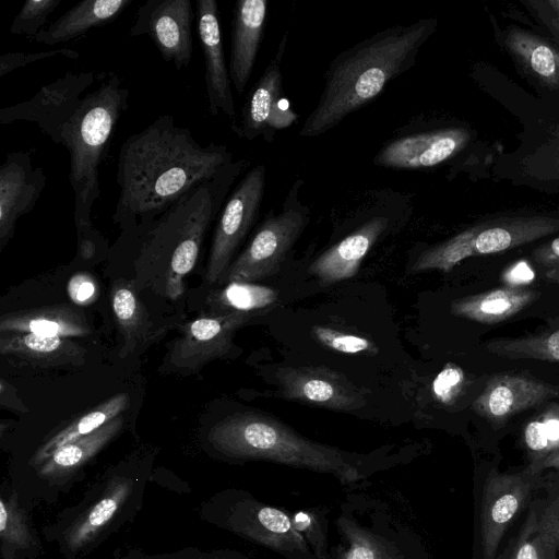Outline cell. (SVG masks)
I'll return each mask as SVG.
<instances>
[{
    "label": "cell",
    "mask_w": 559,
    "mask_h": 559,
    "mask_svg": "<svg viewBox=\"0 0 559 559\" xmlns=\"http://www.w3.org/2000/svg\"><path fill=\"white\" fill-rule=\"evenodd\" d=\"M46 174L34 167L28 151L9 152L0 166V249L13 237L17 221L38 202Z\"/></svg>",
    "instance_id": "22"
},
{
    "label": "cell",
    "mask_w": 559,
    "mask_h": 559,
    "mask_svg": "<svg viewBox=\"0 0 559 559\" xmlns=\"http://www.w3.org/2000/svg\"><path fill=\"white\" fill-rule=\"evenodd\" d=\"M197 32L205 64V90L209 111L212 116L222 112L234 126L237 111L231 91V80L227 66L216 0L195 1Z\"/></svg>",
    "instance_id": "20"
},
{
    "label": "cell",
    "mask_w": 559,
    "mask_h": 559,
    "mask_svg": "<svg viewBox=\"0 0 559 559\" xmlns=\"http://www.w3.org/2000/svg\"><path fill=\"white\" fill-rule=\"evenodd\" d=\"M485 349L503 358L559 362V325L521 337L490 340Z\"/></svg>",
    "instance_id": "34"
},
{
    "label": "cell",
    "mask_w": 559,
    "mask_h": 559,
    "mask_svg": "<svg viewBox=\"0 0 559 559\" xmlns=\"http://www.w3.org/2000/svg\"><path fill=\"white\" fill-rule=\"evenodd\" d=\"M0 537L4 559H11L17 550L26 549L33 544L26 514L19 506L15 493L1 498Z\"/></svg>",
    "instance_id": "37"
},
{
    "label": "cell",
    "mask_w": 559,
    "mask_h": 559,
    "mask_svg": "<svg viewBox=\"0 0 559 559\" xmlns=\"http://www.w3.org/2000/svg\"><path fill=\"white\" fill-rule=\"evenodd\" d=\"M0 353L34 367L81 365L86 350L70 337L34 333H0Z\"/></svg>",
    "instance_id": "24"
},
{
    "label": "cell",
    "mask_w": 559,
    "mask_h": 559,
    "mask_svg": "<svg viewBox=\"0 0 559 559\" xmlns=\"http://www.w3.org/2000/svg\"><path fill=\"white\" fill-rule=\"evenodd\" d=\"M253 314L230 312L198 318L183 328L175 342L169 364L176 371L197 372L213 359L225 356L231 347L234 332Z\"/></svg>",
    "instance_id": "19"
},
{
    "label": "cell",
    "mask_w": 559,
    "mask_h": 559,
    "mask_svg": "<svg viewBox=\"0 0 559 559\" xmlns=\"http://www.w3.org/2000/svg\"><path fill=\"white\" fill-rule=\"evenodd\" d=\"M111 308L123 343L119 355L124 358L154 335L153 322L136 292L135 282L119 278L110 289Z\"/></svg>",
    "instance_id": "29"
},
{
    "label": "cell",
    "mask_w": 559,
    "mask_h": 559,
    "mask_svg": "<svg viewBox=\"0 0 559 559\" xmlns=\"http://www.w3.org/2000/svg\"><path fill=\"white\" fill-rule=\"evenodd\" d=\"M66 56L70 59H76L79 57V52L75 50H71L68 48L49 50V51H39L35 53H24V52H7L0 56V78L5 76L14 70L20 68H24L33 62L40 61L44 59L52 58L55 56Z\"/></svg>",
    "instance_id": "43"
},
{
    "label": "cell",
    "mask_w": 559,
    "mask_h": 559,
    "mask_svg": "<svg viewBox=\"0 0 559 559\" xmlns=\"http://www.w3.org/2000/svg\"><path fill=\"white\" fill-rule=\"evenodd\" d=\"M490 19L495 39L518 73L542 99L559 103V46L535 28L518 24L499 27Z\"/></svg>",
    "instance_id": "13"
},
{
    "label": "cell",
    "mask_w": 559,
    "mask_h": 559,
    "mask_svg": "<svg viewBox=\"0 0 559 559\" xmlns=\"http://www.w3.org/2000/svg\"><path fill=\"white\" fill-rule=\"evenodd\" d=\"M128 394L118 393L76 417L39 447L32 459V463L40 465L57 449L97 430L108 421L120 416L128 407Z\"/></svg>",
    "instance_id": "31"
},
{
    "label": "cell",
    "mask_w": 559,
    "mask_h": 559,
    "mask_svg": "<svg viewBox=\"0 0 559 559\" xmlns=\"http://www.w3.org/2000/svg\"><path fill=\"white\" fill-rule=\"evenodd\" d=\"M311 332L320 344L334 352L349 355H376L379 350L376 343L365 336L343 332L330 326L313 325Z\"/></svg>",
    "instance_id": "39"
},
{
    "label": "cell",
    "mask_w": 559,
    "mask_h": 559,
    "mask_svg": "<svg viewBox=\"0 0 559 559\" xmlns=\"http://www.w3.org/2000/svg\"><path fill=\"white\" fill-rule=\"evenodd\" d=\"M539 480L528 467L521 473H488L483 487L480 537L484 559H496L500 542Z\"/></svg>",
    "instance_id": "16"
},
{
    "label": "cell",
    "mask_w": 559,
    "mask_h": 559,
    "mask_svg": "<svg viewBox=\"0 0 559 559\" xmlns=\"http://www.w3.org/2000/svg\"><path fill=\"white\" fill-rule=\"evenodd\" d=\"M193 19L191 0H147L139 7L129 36L147 35L163 60L181 70L193 55Z\"/></svg>",
    "instance_id": "15"
},
{
    "label": "cell",
    "mask_w": 559,
    "mask_h": 559,
    "mask_svg": "<svg viewBox=\"0 0 559 559\" xmlns=\"http://www.w3.org/2000/svg\"><path fill=\"white\" fill-rule=\"evenodd\" d=\"M557 540L542 515L531 511L506 559H555Z\"/></svg>",
    "instance_id": "36"
},
{
    "label": "cell",
    "mask_w": 559,
    "mask_h": 559,
    "mask_svg": "<svg viewBox=\"0 0 559 559\" xmlns=\"http://www.w3.org/2000/svg\"><path fill=\"white\" fill-rule=\"evenodd\" d=\"M209 441L230 457L266 460L329 473L344 484L365 477L350 454L306 439L282 423L258 413L225 417L211 428Z\"/></svg>",
    "instance_id": "5"
},
{
    "label": "cell",
    "mask_w": 559,
    "mask_h": 559,
    "mask_svg": "<svg viewBox=\"0 0 559 559\" xmlns=\"http://www.w3.org/2000/svg\"><path fill=\"white\" fill-rule=\"evenodd\" d=\"M523 441L532 457L530 467L559 452V404L548 405L526 423Z\"/></svg>",
    "instance_id": "35"
},
{
    "label": "cell",
    "mask_w": 559,
    "mask_h": 559,
    "mask_svg": "<svg viewBox=\"0 0 559 559\" xmlns=\"http://www.w3.org/2000/svg\"><path fill=\"white\" fill-rule=\"evenodd\" d=\"M285 43L286 36L280 44L277 55L247 95L237 122L231 126L233 132L240 139L252 141L262 136L264 141L272 142L276 131L289 127L298 117L283 94L281 61Z\"/></svg>",
    "instance_id": "14"
},
{
    "label": "cell",
    "mask_w": 559,
    "mask_h": 559,
    "mask_svg": "<svg viewBox=\"0 0 559 559\" xmlns=\"http://www.w3.org/2000/svg\"><path fill=\"white\" fill-rule=\"evenodd\" d=\"M275 376L282 394L289 400L343 412L358 409L367 402L364 390L326 367H283Z\"/></svg>",
    "instance_id": "17"
},
{
    "label": "cell",
    "mask_w": 559,
    "mask_h": 559,
    "mask_svg": "<svg viewBox=\"0 0 559 559\" xmlns=\"http://www.w3.org/2000/svg\"><path fill=\"white\" fill-rule=\"evenodd\" d=\"M546 467H555V468L559 469V452L556 453L555 455L548 457L547 460H545L544 462H542L540 464H538L535 467L528 466V468L531 471L536 472V473H539L543 468H546Z\"/></svg>",
    "instance_id": "46"
},
{
    "label": "cell",
    "mask_w": 559,
    "mask_h": 559,
    "mask_svg": "<svg viewBox=\"0 0 559 559\" xmlns=\"http://www.w3.org/2000/svg\"><path fill=\"white\" fill-rule=\"evenodd\" d=\"M464 381L463 370L453 364H448L435 378L432 394L439 402L450 404L462 391Z\"/></svg>",
    "instance_id": "41"
},
{
    "label": "cell",
    "mask_w": 559,
    "mask_h": 559,
    "mask_svg": "<svg viewBox=\"0 0 559 559\" xmlns=\"http://www.w3.org/2000/svg\"><path fill=\"white\" fill-rule=\"evenodd\" d=\"M97 82L95 90L83 95L59 143L70 157L69 182L74 193L75 226L92 224V207L100 197L99 166L106 159L117 123L129 106L130 91L117 73H97Z\"/></svg>",
    "instance_id": "4"
},
{
    "label": "cell",
    "mask_w": 559,
    "mask_h": 559,
    "mask_svg": "<svg viewBox=\"0 0 559 559\" xmlns=\"http://www.w3.org/2000/svg\"><path fill=\"white\" fill-rule=\"evenodd\" d=\"M233 162L225 144L202 146L171 115H160L120 146L112 219L123 230L152 221Z\"/></svg>",
    "instance_id": "1"
},
{
    "label": "cell",
    "mask_w": 559,
    "mask_h": 559,
    "mask_svg": "<svg viewBox=\"0 0 559 559\" xmlns=\"http://www.w3.org/2000/svg\"><path fill=\"white\" fill-rule=\"evenodd\" d=\"M559 233V211H519L478 221L423 250L412 271L450 272L467 258L501 253Z\"/></svg>",
    "instance_id": "7"
},
{
    "label": "cell",
    "mask_w": 559,
    "mask_h": 559,
    "mask_svg": "<svg viewBox=\"0 0 559 559\" xmlns=\"http://www.w3.org/2000/svg\"><path fill=\"white\" fill-rule=\"evenodd\" d=\"M538 297L536 289L506 286L455 299L450 311L474 322L495 324L509 320Z\"/></svg>",
    "instance_id": "28"
},
{
    "label": "cell",
    "mask_w": 559,
    "mask_h": 559,
    "mask_svg": "<svg viewBox=\"0 0 559 559\" xmlns=\"http://www.w3.org/2000/svg\"><path fill=\"white\" fill-rule=\"evenodd\" d=\"M476 132L462 122H441L402 132L379 150L373 164L402 170L428 169L459 157L472 146Z\"/></svg>",
    "instance_id": "11"
},
{
    "label": "cell",
    "mask_w": 559,
    "mask_h": 559,
    "mask_svg": "<svg viewBox=\"0 0 559 559\" xmlns=\"http://www.w3.org/2000/svg\"><path fill=\"white\" fill-rule=\"evenodd\" d=\"M437 26L436 17H423L386 27L337 55L326 69L322 93L299 135L314 138L328 133L371 103L391 81L416 63Z\"/></svg>",
    "instance_id": "3"
},
{
    "label": "cell",
    "mask_w": 559,
    "mask_h": 559,
    "mask_svg": "<svg viewBox=\"0 0 559 559\" xmlns=\"http://www.w3.org/2000/svg\"><path fill=\"white\" fill-rule=\"evenodd\" d=\"M503 103L521 121L520 144L490 157L491 175L514 186L545 192L559 191V103L515 93Z\"/></svg>",
    "instance_id": "6"
},
{
    "label": "cell",
    "mask_w": 559,
    "mask_h": 559,
    "mask_svg": "<svg viewBox=\"0 0 559 559\" xmlns=\"http://www.w3.org/2000/svg\"><path fill=\"white\" fill-rule=\"evenodd\" d=\"M304 179H296L278 212L271 210L243 251L219 281L253 282L274 275L310 222V209L300 199Z\"/></svg>",
    "instance_id": "9"
},
{
    "label": "cell",
    "mask_w": 559,
    "mask_h": 559,
    "mask_svg": "<svg viewBox=\"0 0 559 559\" xmlns=\"http://www.w3.org/2000/svg\"><path fill=\"white\" fill-rule=\"evenodd\" d=\"M131 490L130 479H110L100 496L66 531L63 540L67 549L70 552H78L90 545L115 519Z\"/></svg>",
    "instance_id": "25"
},
{
    "label": "cell",
    "mask_w": 559,
    "mask_h": 559,
    "mask_svg": "<svg viewBox=\"0 0 559 559\" xmlns=\"http://www.w3.org/2000/svg\"><path fill=\"white\" fill-rule=\"evenodd\" d=\"M122 425L123 418L120 415L97 430L62 445L40 464L38 474L49 480L71 476L108 444Z\"/></svg>",
    "instance_id": "30"
},
{
    "label": "cell",
    "mask_w": 559,
    "mask_h": 559,
    "mask_svg": "<svg viewBox=\"0 0 559 559\" xmlns=\"http://www.w3.org/2000/svg\"><path fill=\"white\" fill-rule=\"evenodd\" d=\"M540 515L555 535L559 548V497L544 509Z\"/></svg>",
    "instance_id": "45"
},
{
    "label": "cell",
    "mask_w": 559,
    "mask_h": 559,
    "mask_svg": "<svg viewBox=\"0 0 559 559\" xmlns=\"http://www.w3.org/2000/svg\"><path fill=\"white\" fill-rule=\"evenodd\" d=\"M558 396V385L523 373L503 372L487 380L472 408L491 425L501 427L512 416Z\"/></svg>",
    "instance_id": "18"
},
{
    "label": "cell",
    "mask_w": 559,
    "mask_h": 559,
    "mask_svg": "<svg viewBox=\"0 0 559 559\" xmlns=\"http://www.w3.org/2000/svg\"><path fill=\"white\" fill-rule=\"evenodd\" d=\"M61 0H27L12 21L10 33L33 39L45 28L48 16Z\"/></svg>",
    "instance_id": "38"
},
{
    "label": "cell",
    "mask_w": 559,
    "mask_h": 559,
    "mask_svg": "<svg viewBox=\"0 0 559 559\" xmlns=\"http://www.w3.org/2000/svg\"><path fill=\"white\" fill-rule=\"evenodd\" d=\"M267 0H238L233 10L229 75L242 94L252 74L267 20Z\"/></svg>",
    "instance_id": "23"
},
{
    "label": "cell",
    "mask_w": 559,
    "mask_h": 559,
    "mask_svg": "<svg viewBox=\"0 0 559 559\" xmlns=\"http://www.w3.org/2000/svg\"><path fill=\"white\" fill-rule=\"evenodd\" d=\"M278 292L250 282H229L219 289L212 292L207 304L212 314L243 312L255 314L276 302Z\"/></svg>",
    "instance_id": "32"
},
{
    "label": "cell",
    "mask_w": 559,
    "mask_h": 559,
    "mask_svg": "<svg viewBox=\"0 0 559 559\" xmlns=\"http://www.w3.org/2000/svg\"><path fill=\"white\" fill-rule=\"evenodd\" d=\"M227 525L237 534L286 556H311L308 540L295 527L293 518L275 507L240 500L228 513Z\"/></svg>",
    "instance_id": "21"
},
{
    "label": "cell",
    "mask_w": 559,
    "mask_h": 559,
    "mask_svg": "<svg viewBox=\"0 0 559 559\" xmlns=\"http://www.w3.org/2000/svg\"><path fill=\"white\" fill-rule=\"evenodd\" d=\"M531 257L543 277L548 283L559 285V235L537 246Z\"/></svg>",
    "instance_id": "42"
},
{
    "label": "cell",
    "mask_w": 559,
    "mask_h": 559,
    "mask_svg": "<svg viewBox=\"0 0 559 559\" xmlns=\"http://www.w3.org/2000/svg\"><path fill=\"white\" fill-rule=\"evenodd\" d=\"M535 28L559 46V0H521Z\"/></svg>",
    "instance_id": "40"
},
{
    "label": "cell",
    "mask_w": 559,
    "mask_h": 559,
    "mask_svg": "<svg viewBox=\"0 0 559 559\" xmlns=\"http://www.w3.org/2000/svg\"><path fill=\"white\" fill-rule=\"evenodd\" d=\"M132 0H84L66 11L33 40L37 44H64L116 20Z\"/></svg>",
    "instance_id": "27"
},
{
    "label": "cell",
    "mask_w": 559,
    "mask_h": 559,
    "mask_svg": "<svg viewBox=\"0 0 559 559\" xmlns=\"http://www.w3.org/2000/svg\"><path fill=\"white\" fill-rule=\"evenodd\" d=\"M34 333L49 336H85L91 333L85 316L66 305L43 306L0 318V333Z\"/></svg>",
    "instance_id": "26"
},
{
    "label": "cell",
    "mask_w": 559,
    "mask_h": 559,
    "mask_svg": "<svg viewBox=\"0 0 559 559\" xmlns=\"http://www.w3.org/2000/svg\"><path fill=\"white\" fill-rule=\"evenodd\" d=\"M95 81L97 73L93 71H68L61 78L43 86L29 99L1 108L0 123H36L43 133L59 144L61 132L76 111L82 94Z\"/></svg>",
    "instance_id": "12"
},
{
    "label": "cell",
    "mask_w": 559,
    "mask_h": 559,
    "mask_svg": "<svg viewBox=\"0 0 559 559\" xmlns=\"http://www.w3.org/2000/svg\"><path fill=\"white\" fill-rule=\"evenodd\" d=\"M266 186V167L250 168L228 194L214 226L206 280L218 282L231 264V259L255 224Z\"/></svg>",
    "instance_id": "10"
},
{
    "label": "cell",
    "mask_w": 559,
    "mask_h": 559,
    "mask_svg": "<svg viewBox=\"0 0 559 559\" xmlns=\"http://www.w3.org/2000/svg\"><path fill=\"white\" fill-rule=\"evenodd\" d=\"M357 205L356 225L309 265L308 272L324 286L356 275L371 248L407 214L409 200L394 190H372Z\"/></svg>",
    "instance_id": "8"
},
{
    "label": "cell",
    "mask_w": 559,
    "mask_h": 559,
    "mask_svg": "<svg viewBox=\"0 0 559 559\" xmlns=\"http://www.w3.org/2000/svg\"><path fill=\"white\" fill-rule=\"evenodd\" d=\"M69 297L76 304H87L95 298L96 285L87 273H78L68 284Z\"/></svg>",
    "instance_id": "44"
},
{
    "label": "cell",
    "mask_w": 559,
    "mask_h": 559,
    "mask_svg": "<svg viewBox=\"0 0 559 559\" xmlns=\"http://www.w3.org/2000/svg\"><path fill=\"white\" fill-rule=\"evenodd\" d=\"M338 559H406L397 544L348 519L340 520Z\"/></svg>",
    "instance_id": "33"
},
{
    "label": "cell",
    "mask_w": 559,
    "mask_h": 559,
    "mask_svg": "<svg viewBox=\"0 0 559 559\" xmlns=\"http://www.w3.org/2000/svg\"><path fill=\"white\" fill-rule=\"evenodd\" d=\"M249 165L246 158L234 160L152 221L124 230L133 245V265L142 286L173 300L182 295L185 278L199 259L207 231Z\"/></svg>",
    "instance_id": "2"
}]
</instances>
